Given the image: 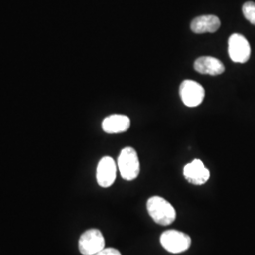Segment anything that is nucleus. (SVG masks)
<instances>
[{
  "mask_svg": "<svg viewBox=\"0 0 255 255\" xmlns=\"http://www.w3.org/2000/svg\"><path fill=\"white\" fill-rule=\"evenodd\" d=\"M242 11H243V14L245 16V18L251 22L253 25L255 26V2H252V1H249L246 2L243 7H242Z\"/></svg>",
  "mask_w": 255,
  "mask_h": 255,
  "instance_id": "nucleus-12",
  "label": "nucleus"
},
{
  "mask_svg": "<svg viewBox=\"0 0 255 255\" xmlns=\"http://www.w3.org/2000/svg\"><path fill=\"white\" fill-rule=\"evenodd\" d=\"M146 208L149 216L159 225H170L176 219V210L164 198L151 197L146 202Z\"/></svg>",
  "mask_w": 255,
  "mask_h": 255,
  "instance_id": "nucleus-1",
  "label": "nucleus"
},
{
  "mask_svg": "<svg viewBox=\"0 0 255 255\" xmlns=\"http://www.w3.org/2000/svg\"><path fill=\"white\" fill-rule=\"evenodd\" d=\"M183 176L186 181L195 185H201L209 180L210 171L199 159H195L183 168Z\"/></svg>",
  "mask_w": 255,
  "mask_h": 255,
  "instance_id": "nucleus-8",
  "label": "nucleus"
},
{
  "mask_svg": "<svg viewBox=\"0 0 255 255\" xmlns=\"http://www.w3.org/2000/svg\"><path fill=\"white\" fill-rule=\"evenodd\" d=\"M130 127V119L124 115H112L103 119L102 129L107 133H120Z\"/></svg>",
  "mask_w": 255,
  "mask_h": 255,
  "instance_id": "nucleus-10",
  "label": "nucleus"
},
{
  "mask_svg": "<svg viewBox=\"0 0 255 255\" xmlns=\"http://www.w3.org/2000/svg\"><path fill=\"white\" fill-rule=\"evenodd\" d=\"M160 242L164 250L171 254H181L187 251L191 246V238L176 230L165 231L160 237Z\"/></svg>",
  "mask_w": 255,
  "mask_h": 255,
  "instance_id": "nucleus-3",
  "label": "nucleus"
},
{
  "mask_svg": "<svg viewBox=\"0 0 255 255\" xmlns=\"http://www.w3.org/2000/svg\"><path fill=\"white\" fill-rule=\"evenodd\" d=\"M180 96L185 106L197 107L203 101L205 91L199 82L185 80L180 86Z\"/></svg>",
  "mask_w": 255,
  "mask_h": 255,
  "instance_id": "nucleus-5",
  "label": "nucleus"
},
{
  "mask_svg": "<svg viewBox=\"0 0 255 255\" xmlns=\"http://www.w3.org/2000/svg\"><path fill=\"white\" fill-rule=\"evenodd\" d=\"M117 178V164L114 159L105 156L101 159L97 167V181L101 187H109Z\"/></svg>",
  "mask_w": 255,
  "mask_h": 255,
  "instance_id": "nucleus-7",
  "label": "nucleus"
},
{
  "mask_svg": "<svg viewBox=\"0 0 255 255\" xmlns=\"http://www.w3.org/2000/svg\"><path fill=\"white\" fill-rule=\"evenodd\" d=\"M194 68L199 73L211 76H218L225 70L224 65L219 59L210 56H203L197 59L194 63Z\"/></svg>",
  "mask_w": 255,
  "mask_h": 255,
  "instance_id": "nucleus-9",
  "label": "nucleus"
},
{
  "mask_svg": "<svg viewBox=\"0 0 255 255\" xmlns=\"http://www.w3.org/2000/svg\"><path fill=\"white\" fill-rule=\"evenodd\" d=\"M105 248V239L101 231L90 229L82 234L79 240V250L82 255H95Z\"/></svg>",
  "mask_w": 255,
  "mask_h": 255,
  "instance_id": "nucleus-4",
  "label": "nucleus"
},
{
  "mask_svg": "<svg viewBox=\"0 0 255 255\" xmlns=\"http://www.w3.org/2000/svg\"><path fill=\"white\" fill-rule=\"evenodd\" d=\"M229 55L233 62L244 64L251 57V46L245 37L234 33L229 38Z\"/></svg>",
  "mask_w": 255,
  "mask_h": 255,
  "instance_id": "nucleus-6",
  "label": "nucleus"
},
{
  "mask_svg": "<svg viewBox=\"0 0 255 255\" xmlns=\"http://www.w3.org/2000/svg\"><path fill=\"white\" fill-rule=\"evenodd\" d=\"M118 166L124 180L132 181L136 179L140 172V163L135 149L130 146L123 148L119 156Z\"/></svg>",
  "mask_w": 255,
  "mask_h": 255,
  "instance_id": "nucleus-2",
  "label": "nucleus"
},
{
  "mask_svg": "<svg viewBox=\"0 0 255 255\" xmlns=\"http://www.w3.org/2000/svg\"><path fill=\"white\" fill-rule=\"evenodd\" d=\"M220 20L216 15H201L192 21L193 32L201 34L205 32H216L220 27Z\"/></svg>",
  "mask_w": 255,
  "mask_h": 255,
  "instance_id": "nucleus-11",
  "label": "nucleus"
},
{
  "mask_svg": "<svg viewBox=\"0 0 255 255\" xmlns=\"http://www.w3.org/2000/svg\"><path fill=\"white\" fill-rule=\"evenodd\" d=\"M95 255H121L120 252L114 248H104L100 253Z\"/></svg>",
  "mask_w": 255,
  "mask_h": 255,
  "instance_id": "nucleus-13",
  "label": "nucleus"
}]
</instances>
